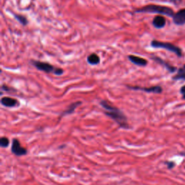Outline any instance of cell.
<instances>
[{"label": "cell", "mask_w": 185, "mask_h": 185, "mask_svg": "<svg viewBox=\"0 0 185 185\" xmlns=\"http://www.w3.org/2000/svg\"><path fill=\"white\" fill-rule=\"evenodd\" d=\"M87 62L90 65H97L100 63V57L95 53L90 54L87 57Z\"/></svg>", "instance_id": "13"}, {"label": "cell", "mask_w": 185, "mask_h": 185, "mask_svg": "<svg viewBox=\"0 0 185 185\" xmlns=\"http://www.w3.org/2000/svg\"><path fill=\"white\" fill-rule=\"evenodd\" d=\"M151 59H152L153 60H154L155 62H157L158 64H161V66L164 67L169 72L172 73V72H176V67L171 66V64H169V63L166 62V61H164L163 60H162L161 58L158 57V56H153L152 57H151Z\"/></svg>", "instance_id": "9"}, {"label": "cell", "mask_w": 185, "mask_h": 185, "mask_svg": "<svg viewBox=\"0 0 185 185\" xmlns=\"http://www.w3.org/2000/svg\"><path fill=\"white\" fill-rule=\"evenodd\" d=\"M100 105L105 109V114L113 119L121 127L125 128V129L128 128L127 118L120 109L112 106L106 101H101L100 102Z\"/></svg>", "instance_id": "1"}, {"label": "cell", "mask_w": 185, "mask_h": 185, "mask_svg": "<svg viewBox=\"0 0 185 185\" xmlns=\"http://www.w3.org/2000/svg\"><path fill=\"white\" fill-rule=\"evenodd\" d=\"M128 59L132 63L139 67H146L148 64V61L146 59H143L140 56H137L134 55H129Z\"/></svg>", "instance_id": "10"}, {"label": "cell", "mask_w": 185, "mask_h": 185, "mask_svg": "<svg viewBox=\"0 0 185 185\" xmlns=\"http://www.w3.org/2000/svg\"><path fill=\"white\" fill-rule=\"evenodd\" d=\"M169 1L171 2H173V3L176 4V3H179L182 0H169Z\"/></svg>", "instance_id": "20"}, {"label": "cell", "mask_w": 185, "mask_h": 185, "mask_svg": "<svg viewBox=\"0 0 185 185\" xmlns=\"http://www.w3.org/2000/svg\"><path fill=\"white\" fill-rule=\"evenodd\" d=\"M150 45L152 47L155 49H163L167 50V51H171L176 54L179 57H181L182 56V51L180 48L176 46L171 43H168V42H163L156 41V40H153L151 41Z\"/></svg>", "instance_id": "4"}, {"label": "cell", "mask_w": 185, "mask_h": 185, "mask_svg": "<svg viewBox=\"0 0 185 185\" xmlns=\"http://www.w3.org/2000/svg\"><path fill=\"white\" fill-rule=\"evenodd\" d=\"M181 155H185V153H181Z\"/></svg>", "instance_id": "22"}, {"label": "cell", "mask_w": 185, "mask_h": 185, "mask_svg": "<svg viewBox=\"0 0 185 185\" xmlns=\"http://www.w3.org/2000/svg\"><path fill=\"white\" fill-rule=\"evenodd\" d=\"M1 104L2 106L8 108H12V107L18 106L20 105V103L15 98L11 97H3L1 99Z\"/></svg>", "instance_id": "8"}, {"label": "cell", "mask_w": 185, "mask_h": 185, "mask_svg": "<svg viewBox=\"0 0 185 185\" xmlns=\"http://www.w3.org/2000/svg\"><path fill=\"white\" fill-rule=\"evenodd\" d=\"M127 87L130 90H140L146 92H152V93H161L163 89L160 85L152 86V87H140V86H131L127 85Z\"/></svg>", "instance_id": "5"}, {"label": "cell", "mask_w": 185, "mask_h": 185, "mask_svg": "<svg viewBox=\"0 0 185 185\" xmlns=\"http://www.w3.org/2000/svg\"><path fill=\"white\" fill-rule=\"evenodd\" d=\"M174 80H185V64L177 70L176 74L172 77Z\"/></svg>", "instance_id": "14"}, {"label": "cell", "mask_w": 185, "mask_h": 185, "mask_svg": "<svg viewBox=\"0 0 185 185\" xmlns=\"http://www.w3.org/2000/svg\"><path fill=\"white\" fill-rule=\"evenodd\" d=\"M1 90H2V91L5 90V91H7V92H10V91H12V90H12V88H9L7 85H2V86H1ZM13 91H15V90H13Z\"/></svg>", "instance_id": "17"}, {"label": "cell", "mask_w": 185, "mask_h": 185, "mask_svg": "<svg viewBox=\"0 0 185 185\" xmlns=\"http://www.w3.org/2000/svg\"><path fill=\"white\" fill-rule=\"evenodd\" d=\"M166 164L167 165L168 169H173V168L174 167V166H175V163H174L173 161H167V162H166Z\"/></svg>", "instance_id": "18"}, {"label": "cell", "mask_w": 185, "mask_h": 185, "mask_svg": "<svg viewBox=\"0 0 185 185\" xmlns=\"http://www.w3.org/2000/svg\"><path fill=\"white\" fill-rule=\"evenodd\" d=\"M134 12L137 13H155L159 14H163L169 17H172L174 15V10L169 7L162 5H148L140 8L134 10Z\"/></svg>", "instance_id": "2"}, {"label": "cell", "mask_w": 185, "mask_h": 185, "mask_svg": "<svg viewBox=\"0 0 185 185\" xmlns=\"http://www.w3.org/2000/svg\"><path fill=\"white\" fill-rule=\"evenodd\" d=\"M152 23L155 28L160 29V28H163V27L166 26V19L163 16L157 15L153 18Z\"/></svg>", "instance_id": "11"}, {"label": "cell", "mask_w": 185, "mask_h": 185, "mask_svg": "<svg viewBox=\"0 0 185 185\" xmlns=\"http://www.w3.org/2000/svg\"><path fill=\"white\" fill-rule=\"evenodd\" d=\"M14 18H15L21 25H23V26H26L28 24V20L26 16L20 14H14Z\"/></svg>", "instance_id": "15"}, {"label": "cell", "mask_w": 185, "mask_h": 185, "mask_svg": "<svg viewBox=\"0 0 185 185\" xmlns=\"http://www.w3.org/2000/svg\"><path fill=\"white\" fill-rule=\"evenodd\" d=\"M183 99L185 100V94H184V95H183Z\"/></svg>", "instance_id": "21"}, {"label": "cell", "mask_w": 185, "mask_h": 185, "mask_svg": "<svg viewBox=\"0 0 185 185\" xmlns=\"http://www.w3.org/2000/svg\"><path fill=\"white\" fill-rule=\"evenodd\" d=\"M180 92L182 94V95L185 94V85L182 86V87L180 88Z\"/></svg>", "instance_id": "19"}, {"label": "cell", "mask_w": 185, "mask_h": 185, "mask_svg": "<svg viewBox=\"0 0 185 185\" xmlns=\"http://www.w3.org/2000/svg\"><path fill=\"white\" fill-rule=\"evenodd\" d=\"M9 139L6 138V137H2V138H1V139H0V146H1V147H2V148H7L9 146Z\"/></svg>", "instance_id": "16"}, {"label": "cell", "mask_w": 185, "mask_h": 185, "mask_svg": "<svg viewBox=\"0 0 185 185\" xmlns=\"http://www.w3.org/2000/svg\"><path fill=\"white\" fill-rule=\"evenodd\" d=\"M81 104H82L81 101H76V102L72 103V104H71L68 107H67V109H66V110H65L64 111H63V112L61 113L60 117H64V116H66V115L72 114V113L75 112V109H76L77 107H78L80 105H81Z\"/></svg>", "instance_id": "12"}, {"label": "cell", "mask_w": 185, "mask_h": 185, "mask_svg": "<svg viewBox=\"0 0 185 185\" xmlns=\"http://www.w3.org/2000/svg\"><path fill=\"white\" fill-rule=\"evenodd\" d=\"M31 63L33 64V67H35V68L38 69V70L42 71V72H44L46 73H53V74L58 75V76L64 74V70H63L62 68L54 67L48 62L32 60Z\"/></svg>", "instance_id": "3"}, {"label": "cell", "mask_w": 185, "mask_h": 185, "mask_svg": "<svg viewBox=\"0 0 185 185\" xmlns=\"http://www.w3.org/2000/svg\"><path fill=\"white\" fill-rule=\"evenodd\" d=\"M11 151L17 156H23L27 154V150L20 146V141L17 138H14L12 140Z\"/></svg>", "instance_id": "6"}, {"label": "cell", "mask_w": 185, "mask_h": 185, "mask_svg": "<svg viewBox=\"0 0 185 185\" xmlns=\"http://www.w3.org/2000/svg\"><path fill=\"white\" fill-rule=\"evenodd\" d=\"M173 20L177 26H182L185 24V8L179 10L176 13L174 14Z\"/></svg>", "instance_id": "7"}]
</instances>
